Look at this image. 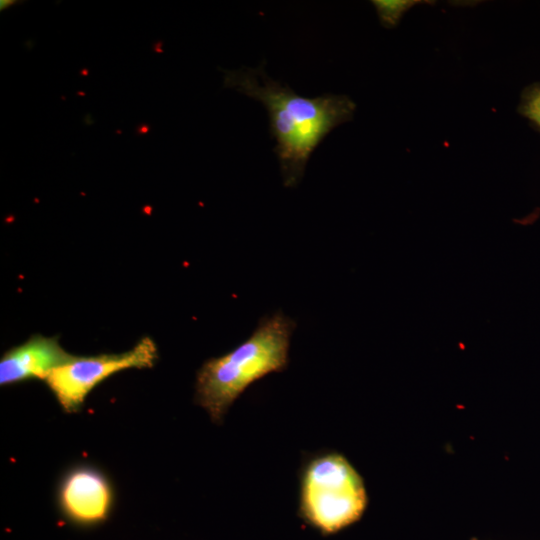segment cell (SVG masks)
Listing matches in <instances>:
<instances>
[{"mask_svg":"<svg viewBox=\"0 0 540 540\" xmlns=\"http://www.w3.org/2000/svg\"><path fill=\"white\" fill-rule=\"evenodd\" d=\"M224 87L263 104L284 185L296 186L319 144L337 126L349 121L354 103L344 95L303 97L270 78L263 67L224 70Z\"/></svg>","mask_w":540,"mask_h":540,"instance_id":"1","label":"cell"},{"mask_svg":"<svg viewBox=\"0 0 540 540\" xmlns=\"http://www.w3.org/2000/svg\"><path fill=\"white\" fill-rule=\"evenodd\" d=\"M294 328L295 322L281 311L262 317L245 341L202 364L196 375L195 400L213 422L221 423L250 385L287 368Z\"/></svg>","mask_w":540,"mask_h":540,"instance_id":"2","label":"cell"},{"mask_svg":"<svg viewBox=\"0 0 540 540\" xmlns=\"http://www.w3.org/2000/svg\"><path fill=\"white\" fill-rule=\"evenodd\" d=\"M367 506L362 478L341 454L311 458L300 478L299 513L324 535L334 534L357 521Z\"/></svg>","mask_w":540,"mask_h":540,"instance_id":"3","label":"cell"},{"mask_svg":"<svg viewBox=\"0 0 540 540\" xmlns=\"http://www.w3.org/2000/svg\"><path fill=\"white\" fill-rule=\"evenodd\" d=\"M158 358L156 343L148 336L122 353L74 356L44 380L66 413L79 411L87 395L111 375L130 368H150Z\"/></svg>","mask_w":540,"mask_h":540,"instance_id":"4","label":"cell"},{"mask_svg":"<svg viewBox=\"0 0 540 540\" xmlns=\"http://www.w3.org/2000/svg\"><path fill=\"white\" fill-rule=\"evenodd\" d=\"M112 501L113 491L109 480L94 467H74L60 482V508L77 523L93 524L104 520L109 514Z\"/></svg>","mask_w":540,"mask_h":540,"instance_id":"5","label":"cell"},{"mask_svg":"<svg viewBox=\"0 0 540 540\" xmlns=\"http://www.w3.org/2000/svg\"><path fill=\"white\" fill-rule=\"evenodd\" d=\"M74 355L66 352L57 337L40 334L6 351L0 360V384H15L32 378L45 380L54 369L66 364Z\"/></svg>","mask_w":540,"mask_h":540,"instance_id":"6","label":"cell"},{"mask_svg":"<svg viewBox=\"0 0 540 540\" xmlns=\"http://www.w3.org/2000/svg\"><path fill=\"white\" fill-rule=\"evenodd\" d=\"M382 22L388 26L394 25L401 14L408 8L407 1H373Z\"/></svg>","mask_w":540,"mask_h":540,"instance_id":"7","label":"cell"},{"mask_svg":"<svg viewBox=\"0 0 540 540\" xmlns=\"http://www.w3.org/2000/svg\"><path fill=\"white\" fill-rule=\"evenodd\" d=\"M523 113L540 128V87H535L527 94Z\"/></svg>","mask_w":540,"mask_h":540,"instance_id":"8","label":"cell"},{"mask_svg":"<svg viewBox=\"0 0 540 540\" xmlns=\"http://www.w3.org/2000/svg\"><path fill=\"white\" fill-rule=\"evenodd\" d=\"M18 3H22L16 0H1L0 1V10L3 11L5 9H8L9 7L13 5H17Z\"/></svg>","mask_w":540,"mask_h":540,"instance_id":"9","label":"cell"},{"mask_svg":"<svg viewBox=\"0 0 540 540\" xmlns=\"http://www.w3.org/2000/svg\"><path fill=\"white\" fill-rule=\"evenodd\" d=\"M149 131V126L146 124H142L139 128V133L145 134Z\"/></svg>","mask_w":540,"mask_h":540,"instance_id":"10","label":"cell"},{"mask_svg":"<svg viewBox=\"0 0 540 540\" xmlns=\"http://www.w3.org/2000/svg\"><path fill=\"white\" fill-rule=\"evenodd\" d=\"M158 45H154V50L157 51L158 53H161L162 52V49L160 48V45L161 43H157Z\"/></svg>","mask_w":540,"mask_h":540,"instance_id":"11","label":"cell"},{"mask_svg":"<svg viewBox=\"0 0 540 540\" xmlns=\"http://www.w3.org/2000/svg\"><path fill=\"white\" fill-rule=\"evenodd\" d=\"M81 73L84 74V75H87V71H86V70H83Z\"/></svg>","mask_w":540,"mask_h":540,"instance_id":"12","label":"cell"}]
</instances>
